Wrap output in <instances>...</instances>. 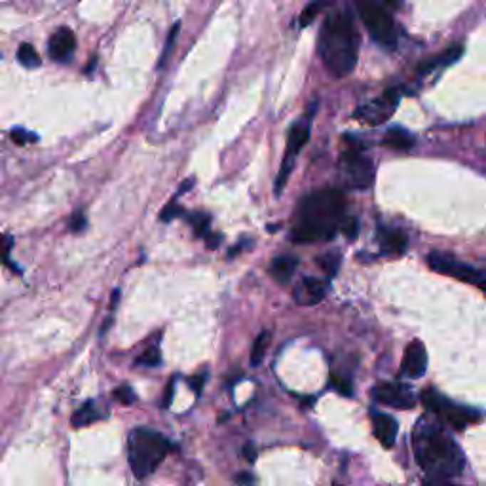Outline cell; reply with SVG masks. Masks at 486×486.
I'll list each match as a JSON object with an SVG mask.
<instances>
[{"instance_id": "obj_1", "label": "cell", "mask_w": 486, "mask_h": 486, "mask_svg": "<svg viewBox=\"0 0 486 486\" xmlns=\"http://www.w3.org/2000/svg\"><path fill=\"white\" fill-rule=\"evenodd\" d=\"M416 462L428 477L450 479L464 470V453L453 437L431 418H420L413 435Z\"/></svg>"}, {"instance_id": "obj_2", "label": "cell", "mask_w": 486, "mask_h": 486, "mask_svg": "<svg viewBox=\"0 0 486 486\" xmlns=\"http://www.w3.org/2000/svg\"><path fill=\"white\" fill-rule=\"evenodd\" d=\"M346 198L334 188L317 190L302 200L291 239L296 243H311L331 239L344 221Z\"/></svg>"}, {"instance_id": "obj_3", "label": "cell", "mask_w": 486, "mask_h": 486, "mask_svg": "<svg viewBox=\"0 0 486 486\" xmlns=\"http://www.w3.org/2000/svg\"><path fill=\"white\" fill-rule=\"evenodd\" d=\"M319 56L336 78L348 76L356 68L359 33L348 10H334L327 16L319 33Z\"/></svg>"}, {"instance_id": "obj_4", "label": "cell", "mask_w": 486, "mask_h": 486, "mask_svg": "<svg viewBox=\"0 0 486 486\" xmlns=\"http://www.w3.org/2000/svg\"><path fill=\"white\" fill-rule=\"evenodd\" d=\"M170 441L162 433L152 430H133L128 439V460L137 479L152 475L170 453Z\"/></svg>"}, {"instance_id": "obj_5", "label": "cell", "mask_w": 486, "mask_h": 486, "mask_svg": "<svg viewBox=\"0 0 486 486\" xmlns=\"http://www.w3.org/2000/svg\"><path fill=\"white\" fill-rule=\"evenodd\" d=\"M357 11L361 16L368 34L373 36L378 44L386 48H395L397 46V29L391 19L390 11L386 10L384 4L378 0H356Z\"/></svg>"}, {"instance_id": "obj_6", "label": "cell", "mask_w": 486, "mask_h": 486, "mask_svg": "<svg viewBox=\"0 0 486 486\" xmlns=\"http://www.w3.org/2000/svg\"><path fill=\"white\" fill-rule=\"evenodd\" d=\"M422 403L430 408L431 413L435 414L437 418H441L445 424H448L454 430H465L467 425L475 424L481 420V414L477 413L475 408L460 407L450 399H447L435 390H424L422 391Z\"/></svg>"}, {"instance_id": "obj_7", "label": "cell", "mask_w": 486, "mask_h": 486, "mask_svg": "<svg viewBox=\"0 0 486 486\" xmlns=\"http://www.w3.org/2000/svg\"><path fill=\"white\" fill-rule=\"evenodd\" d=\"M340 175L348 188L365 190L374 181L373 162L361 152V148L350 147L340 156Z\"/></svg>"}, {"instance_id": "obj_8", "label": "cell", "mask_w": 486, "mask_h": 486, "mask_svg": "<svg viewBox=\"0 0 486 486\" xmlns=\"http://www.w3.org/2000/svg\"><path fill=\"white\" fill-rule=\"evenodd\" d=\"M428 264L431 266V270L439 272L443 276L456 277L460 281L477 285V287H481L486 293V274L479 272L473 266L465 264L462 260L454 259L450 254H445L441 251H433V253L428 254Z\"/></svg>"}, {"instance_id": "obj_9", "label": "cell", "mask_w": 486, "mask_h": 486, "mask_svg": "<svg viewBox=\"0 0 486 486\" xmlns=\"http://www.w3.org/2000/svg\"><path fill=\"white\" fill-rule=\"evenodd\" d=\"M399 97H401V93L397 90L386 91L384 95L376 97L371 103H365L363 107L357 108L353 118L367 125L384 124L386 120H390L391 114L395 113V108L399 107Z\"/></svg>"}, {"instance_id": "obj_10", "label": "cell", "mask_w": 486, "mask_h": 486, "mask_svg": "<svg viewBox=\"0 0 486 486\" xmlns=\"http://www.w3.org/2000/svg\"><path fill=\"white\" fill-rule=\"evenodd\" d=\"M374 401L380 405L391 408H401V410H410L416 405L413 390H408L403 384H378L373 390Z\"/></svg>"}, {"instance_id": "obj_11", "label": "cell", "mask_w": 486, "mask_h": 486, "mask_svg": "<svg viewBox=\"0 0 486 486\" xmlns=\"http://www.w3.org/2000/svg\"><path fill=\"white\" fill-rule=\"evenodd\" d=\"M428 371V351L420 340H413L405 350L401 363V374L410 380L422 378Z\"/></svg>"}, {"instance_id": "obj_12", "label": "cell", "mask_w": 486, "mask_h": 486, "mask_svg": "<svg viewBox=\"0 0 486 486\" xmlns=\"http://www.w3.org/2000/svg\"><path fill=\"white\" fill-rule=\"evenodd\" d=\"M327 294V283L317 277H304L296 283L293 291L294 302L300 306H316L319 304Z\"/></svg>"}, {"instance_id": "obj_13", "label": "cell", "mask_w": 486, "mask_h": 486, "mask_svg": "<svg viewBox=\"0 0 486 486\" xmlns=\"http://www.w3.org/2000/svg\"><path fill=\"white\" fill-rule=\"evenodd\" d=\"M50 56L53 61L57 63H67L71 61L74 50H76V38L71 29H59L51 34L50 38Z\"/></svg>"}, {"instance_id": "obj_14", "label": "cell", "mask_w": 486, "mask_h": 486, "mask_svg": "<svg viewBox=\"0 0 486 486\" xmlns=\"http://www.w3.org/2000/svg\"><path fill=\"white\" fill-rule=\"evenodd\" d=\"M373 431L374 437L378 439L380 445L390 448L395 445L397 433H399V425L390 414L384 413H373Z\"/></svg>"}, {"instance_id": "obj_15", "label": "cell", "mask_w": 486, "mask_h": 486, "mask_svg": "<svg viewBox=\"0 0 486 486\" xmlns=\"http://www.w3.org/2000/svg\"><path fill=\"white\" fill-rule=\"evenodd\" d=\"M376 242L382 254H403L407 249V236L395 228L380 227L376 232Z\"/></svg>"}, {"instance_id": "obj_16", "label": "cell", "mask_w": 486, "mask_h": 486, "mask_svg": "<svg viewBox=\"0 0 486 486\" xmlns=\"http://www.w3.org/2000/svg\"><path fill=\"white\" fill-rule=\"evenodd\" d=\"M308 139H310V125L306 124V122L294 124L293 128H291V131H289L287 154H285V158L291 160L296 158L300 150H302L306 143H308Z\"/></svg>"}, {"instance_id": "obj_17", "label": "cell", "mask_w": 486, "mask_h": 486, "mask_svg": "<svg viewBox=\"0 0 486 486\" xmlns=\"http://www.w3.org/2000/svg\"><path fill=\"white\" fill-rule=\"evenodd\" d=\"M299 266V260L294 257H277V259L272 260L270 264V274L274 276V279L279 283H289L291 277H293L294 270Z\"/></svg>"}, {"instance_id": "obj_18", "label": "cell", "mask_w": 486, "mask_h": 486, "mask_svg": "<svg viewBox=\"0 0 486 486\" xmlns=\"http://www.w3.org/2000/svg\"><path fill=\"white\" fill-rule=\"evenodd\" d=\"M414 135H410L407 130L403 128H391V130L386 131L384 135V145L390 148H395V150H408V148L414 147Z\"/></svg>"}, {"instance_id": "obj_19", "label": "cell", "mask_w": 486, "mask_h": 486, "mask_svg": "<svg viewBox=\"0 0 486 486\" xmlns=\"http://www.w3.org/2000/svg\"><path fill=\"white\" fill-rule=\"evenodd\" d=\"M462 51H464L462 46H453V48H448L447 51H443L441 56L435 57V59H431V61L428 63H422V65H420V71H433V68L447 67L450 63L458 61L460 57H462Z\"/></svg>"}, {"instance_id": "obj_20", "label": "cell", "mask_w": 486, "mask_h": 486, "mask_svg": "<svg viewBox=\"0 0 486 486\" xmlns=\"http://www.w3.org/2000/svg\"><path fill=\"white\" fill-rule=\"evenodd\" d=\"M99 418H101L99 408L90 401L86 403V405H82V407L73 414V425L74 428H84V425H90L93 424V422H97Z\"/></svg>"}, {"instance_id": "obj_21", "label": "cell", "mask_w": 486, "mask_h": 486, "mask_svg": "<svg viewBox=\"0 0 486 486\" xmlns=\"http://www.w3.org/2000/svg\"><path fill=\"white\" fill-rule=\"evenodd\" d=\"M268 346H270V333H268V331H262V333L254 338L253 350H251V365H253V367H259L260 363H262Z\"/></svg>"}, {"instance_id": "obj_22", "label": "cell", "mask_w": 486, "mask_h": 486, "mask_svg": "<svg viewBox=\"0 0 486 486\" xmlns=\"http://www.w3.org/2000/svg\"><path fill=\"white\" fill-rule=\"evenodd\" d=\"M17 59H19V63H21L23 67H27V68H36L40 65L38 53H36V50H34L31 44L19 46V51H17Z\"/></svg>"}, {"instance_id": "obj_23", "label": "cell", "mask_w": 486, "mask_h": 486, "mask_svg": "<svg viewBox=\"0 0 486 486\" xmlns=\"http://www.w3.org/2000/svg\"><path fill=\"white\" fill-rule=\"evenodd\" d=\"M317 262H319V266H321L323 270L327 272L329 276H334V274L338 272L340 253H336V251H331V253L319 257V259H317Z\"/></svg>"}, {"instance_id": "obj_24", "label": "cell", "mask_w": 486, "mask_h": 486, "mask_svg": "<svg viewBox=\"0 0 486 486\" xmlns=\"http://www.w3.org/2000/svg\"><path fill=\"white\" fill-rule=\"evenodd\" d=\"M190 224L194 227V232H196V236L198 238H202V236H210V217L204 215V213H196V215L190 217Z\"/></svg>"}, {"instance_id": "obj_25", "label": "cell", "mask_w": 486, "mask_h": 486, "mask_svg": "<svg viewBox=\"0 0 486 486\" xmlns=\"http://www.w3.org/2000/svg\"><path fill=\"white\" fill-rule=\"evenodd\" d=\"M327 2L329 0H314V2H310V4L306 6L304 11H302V16H300V25H302V27L310 25V23L314 21V17L317 16V11L321 10Z\"/></svg>"}, {"instance_id": "obj_26", "label": "cell", "mask_w": 486, "mask_h": 486, "mask_svg": "<svg viewBox=\"0 0 486 486\" xmlns=\"http://www.w3.org/2000/svg\"><path fill=\"white\" fill-rule=\"evenodd\" d=\"M179 29H181V25H179V23H177L175 27L171 29L170 36H167V42H165L164 53H162V59H160V61H158V67H160V68H164V67H165V63H167V59H170L171 51H173V44H175L177 34H179Z\"/></svg>"}, {"instance_id": "obj_27", "label": "cell", "mask_w": 486, "mask_h": 486, "mask_svg": "<svg viewBox=\"0 0 486 486\" xmlns=\"http://www.w3.org/2000/svg\"><path fill=\"white\" fill-rule=\"evenodd\" d=\"M331 386H333L338 393H342V395L346 397H350L351 393H353V388H351L350 380L344 378V376H338V374H333V376H331Z\"/></svg>"}, {"instance_id": "obj_28", "label": "cell", "mask_w": 486, "mask_h": 486, "mask_svg": "<svg viewBox=\"0 0 486 486\" xmlns=\"http://www.w3.org/2000/svg\"><path fill=\"white\" fill-rule=\"evenodd\" d=\"M340 230H342V234H344L348 239H356L357 232H359V222H357L356 217H348V219H344L342 224H340Z\"/></svg>"}, {"instance_id": "obj_29", "label": "cell", "mask_w": 486, "mask_h": 486, "mask_svg": "<svg viewBox=\"0 0 486 486\" xmlns=\"http://www.w3.org/2000/svg\"><path fill=\"white\" fill-rule=\"evenodd\" d=\"M160 359H162V356H160L158 348H150V350L145 351V353L137 359V363H139V365H145V367H156L160 363Z\"/></svg>"}, {"instance_id": "obj_30", "label": "cell", "mask_w": 486, "mask_h": 486, "mask_svg": "<svg viewBox=\"0 0 486 486\" xmlns=\"http://www.w3.org/2000/svg\"><path fill=\"white\" fill-rule=\"evenodd\" d=\"M11 141L16 143V145H27V141H34L36 139V135H31V133H27V130H23V128H16V130L11 131Z\"/></svg>"}, {"instance_id": "obj_31", "label": "cell", "mask_w": 486, "mask_h": 486, "mask_svg": "<svg viewBox=\"0 0 486 486\" xmlns=\"http://www.w3.org/2000/svg\"><path fill=\"white\" fill-rule=\"evenodd\" d=\"M181 213H182L181 207H179V205H177L175 202H171V204L167 205V207H165L164 211H162V215H160V219H162V221H164V222H170V221H173L175 217L181 215Z\"/></svg>"}, {"instance_id": "obj_32", "label": "cell", "mask_w": 486, "mask_h": 486, "mask_svg": "<svg viewBox=\"0 0 486 486\" xmlns=\"http://www.w3.org/2000/svg\"><path fill=\"white\" fill-rule=\"evenodd\" d=\"M114 397L118 399V401L122 403H133L135 401V393H133V390L131 388H128V386H124V388H118V390L114 391Z\"/></svg>"}, {"instance_id": "obj_33", "label": "cell", "mask_w": 486, "mask_h": 486, "mask_svg": "<svg viewBox=\"0 0 486 486\" xmlns=\"http://www.w3.org/2000/svg\"><path fill=\"white\" fill-rule=\"evenodd\" d=\"M86 228V217L84 215H74L73 222H71V230L73 232H80Z\"/></svg>"}, {"instance_id": "obj_34", "label": "cell", "mask_w": 486, "mask_h": 486, "mask_svg": "<svg viewBox=\"0 0 486 486\" xmlns=\"http://www.w3.org/2000/svg\"><path fill=\"white\" fill-rule=\"evenodd\" d=\"M424 486H454L448 482V479H435V477H428L424 481Z\"/></svg>"}, {"instance_id": "obj_35", "label": "cell", "mask_w": 486, "mask_h": 486, "mask_svg": "<svg viewBox=\"0 0 486 486\" xmlns=\"http://www.w3.org/2000/svg\"><path fill=\"white\" fill-rule=\"evenodd\" d=\"M221 236L219 234H210L207 238H205V243H207V247L210 249H217L219 247V243H221Z\"/></svg>"}, {"instance_id": "obj_36", "label": "cell", "mask_w": 486, "mask_h": 486, "mask_svg": "<svg viewBox=\"0 0 486 486\" xmlns=\"http://www.w3.org/2000/svg\"><path fill=\"white\" fill-rule=\"evenodd\" d=\"M382 4L388 6V8H393V10H399L403 4V0H382Z\"/></svg>"}]
</instances>
